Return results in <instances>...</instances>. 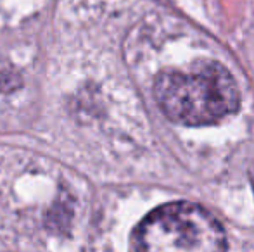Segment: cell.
I'll list each match as a JSON object with an SVG mask.
<instances>
[{
    "instance_id": "3",
    "label": "cell",
    "mask_w": 254,
    "mask_h": 252,
    "mask_svg": "<svg viewBox=\"0 0 254 252\" xmlns=\"http://www.w3.org/2000/svg\"><path fill=\"white\" fill-rule=\"evenodd\" d=\"M253 189H254V173H253Z\"/></svg>"
},
{
    "instance_id": "1",
    "label": "cell",
    "mask_w": 254,
    "mask_h": 252,
    "mask_svg": "<svg viewBox=\"0 0 254 252\" xmlns=\"http://www.w3.org/2000/svg\"><path fill=\"white\" fill-rule=\"evenodd\" d=\"M154 97L168 119L185 126L216 125L241 107L235 80L213 61L163 71L154 83Z\"/></svg>"
},
{
    "instance_id": "2",
    "label": "cell",
    "mask_w": 254,
    "mask_h": 252,
    "mask_svg": "<svg viewBox=\"0 0 254 252\" xmlns=\"http://www.w3.org/2000/svg\"><path fill=\"white\" fill-rule=\"evenodd\" d=\"M133 247L152 252H218L227 237L213 214L192 202L154 209L133 232Z\"/></svg>"
}]
</instances>
